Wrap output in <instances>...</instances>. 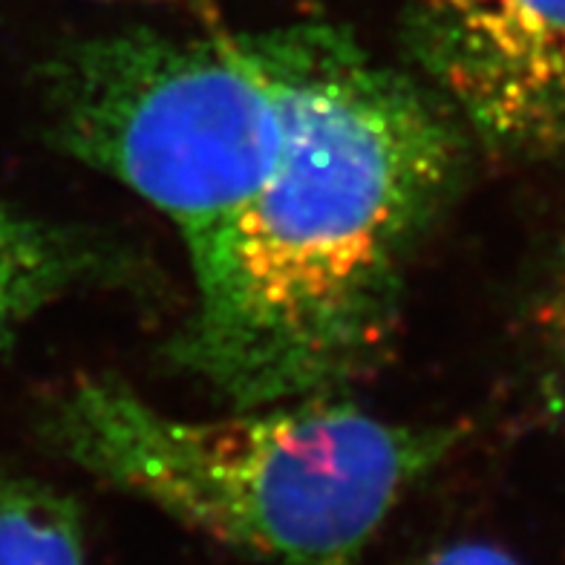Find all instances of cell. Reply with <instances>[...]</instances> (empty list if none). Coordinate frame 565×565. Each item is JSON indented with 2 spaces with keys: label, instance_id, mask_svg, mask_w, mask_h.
Returning <instances> with one entry per match:
<instances>
[{
  "label": "cell",
  "instance_id": "obj_1",
  "mask_svg": "<svg viewBox=\"0 0 565 565\" xmlns=\"http://www.w3.org/2000/svg\"><path fill=\"white\" fill-rule=\"evenodd\" d=\"M257 35L282 84L286 139L243 216L220 312L171 347L234 409L335 395L370 370L468 150L439 89L343 26Z\"/></svg>",
  "mask_w": 565,
  "mask_h": 565
},
{
  "label": "cell",
  "instance_id": "obj_2",
  "mask_svg": "<svg viewBox=\"0 0 565 565\" xmlns=\"http://www.w3.org/2000/svg\"><path fill=\"white\" fill-rule=\"evenodd\" d=\"M41 430L75 468L268 565H364L390 513L461 436L335 395L182 418L102 375L61 390Z\"/></svg>",
  "mask_w": 565,
  "mask_h": 565
},
{
  "label": "cell",
  "instance_id": "obj_3",
  "mask_svg": "<svg viewBox=\"0 0 565 565\" xmlns=\"http://www.w3.org/2000/svg\"><path fill=\"white\" fill-rule=\"evenodd\" d=\"M50 136L173 223L209 323L225 300L243 216L286 139L282 84L260 35L121 30L73 44L46 70Z\"/></svg>",
  "mask_w": 565,
  "mask_h": 565
},
{
  "label": "cell",
  "instance_id": "obj_4",
  "mask_svg": "<svg viewBox=\"0 0 565 565\" xmlns=\"http://www.w3.org/2000/svg\"><path fill=\"white\" fill-rule=\"evenodd\" d=\"M424 70L484 141L513 153H565V0H493Z\"/></svg>",
  "mask_w": 565,
  "mask_h": 565
},
{
  "label": "cell",
  "instance_id": "obj_5",
  "mask_svg": "<svg viewBox=\"0 0 565 565\" xmlns=\"http://www.w3.org/2000/svg\"><path fill=\"white\" fill-rule=\"evenodd\" d=\"M102 268V248L93 239L0 200V350L32 315Z\"/></svg>",
  "mask_w": 565,
  "mask_h": 565
},
{
  "label": "cell",
  "instance_id": "obj_6",
  "mask_svg": "<svg viewBox=\"0 0 565 565\" xmlns=\"http://www.w3.org/2000/svg\"><path fill=\"white\" fill-rule=\"evenodd\" d=\"M0 565H87L73 497L32 477L0 473Z\"/></svg>",
  "mask_w": 565,
  "mask_h": 565
},
{
  "label": "cell",
  "instance_id": "obj_7",
  "mask_svg": "<svg viewBox=\"0 0 565 565\" xmlns=\"http://www.w3.org/2000/svg\"><path fill=\"white\" fill-rule=\"evenodd\" d=\"M491 7L493 0H413L409 44L422 58V67L459 44Z\"/></svg>",
  "mask_w": 565,
  "mask_h": 565
},
{
  "label": "cell",
  "instance_id": "obj_8",
  "mask_svg": "<svg viewBox=\"0 0 565 565\" xmlns=\"http://www.w3.org/2000/svg\"><path fill=\"white\" fill-rule=\"evenodd\" d=\"M534 329L545 358L557 372V381L565 387V252L536 300Z\"/></svg>",
  "mask_w": 565,
  "mask_h": 565
},
{
  "label": "cell",
  "instance_id": "obj_9",
  "mask_svg": "<svg viewBox=\"0 0 565 565\" xmlns=\"http://www.w3.org/2000/svg\"><path fill=\"white\" fill-rule=\"evenodd\" d=\"M409 565H522L520 559L484 540H456L445 543L413 559Z\"/></svg>",
  "mask_w": 565,
  "mask_h": 565
}]
</instances>
